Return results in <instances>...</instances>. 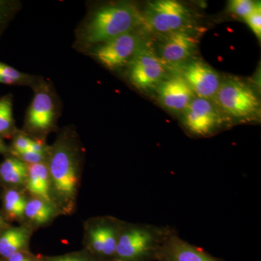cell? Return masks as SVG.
Returning a JSON list of instances; mask_svg holds the SVG:
<instances>
[{
	"label": "cell",
	"mask_w": 261,
	"mask_h": 261,
	"mask_svg": "<svg viewBox=\"0 0 261 261\" xmlns=\"http://www.w3.org/2000/svg\"><path fill=\"white\" fill-rule=\"evenodd\" d=\"M83 154V147L71 128L62 130L49 146L47 163L51 195L59 214L69 215L75 210Z\"/></svg>",
	"instance_id": "1"
},
{
	"label": "cell",
	"mask_w": 261,
	"mask_h": 261,
	"mask_svg": "<svg viewBox=\"0 0 261 261\" xmlns=\"http://www.w3.org/2000/svg\"><path fill=\"white\" fill-rule=\"evenodd\" d=\"M142 13L130 3H110L87 15L76 31L77 49L83 51L142 27Z\"/></svg>",
	"instance_id": "2"
},
{
	"label": "cell",
	"mask_w": 261,
	"mask_h": 261,
	"mask_svg": "<svg viewBox=\"0 0 261 261\" xmlns=\"http://www.w3.org/2000/svg\"><path fill=\"white\" fill-rule=\"evenodd\" d=\"M34 97L27 109L23 132L42 140L56 128L60 116V102L53 86L39 79L32 87Z\"/></svg>",
	"instance_id": "3"
},
{
	"label": "cell",
	"mask_w": 261,
	"mask_h": 261,
	"mask_svg": "<svg viewBox=\"0 0 261 261\" xmlns=\"http://www.w3.org/2000/svg\"><path fill=\"white\" fill-rule=\"evenodd\" d=\"M212 100L223 115L238 121H252L260 115V99L256 92L251 85L236 77L221 81Z\"/></svg>",
	"instance_id": "4"
},
{
	"label": "cell",
	"mask_w": 261,
	"mask_h": 261,
	"mask_svg": "<svg viewBox=\"0 0 261 261\" xmlns=\"http://www.w3.org/2000/svg\"><path fill=\"white\" fill-rule=\"evenodd\" d=\"M142 27L158 36L193 28V16L185 5L175 0L147 3L142 13Z\"/></svg>",
	"instance_id": "5"
},
{
	"label": "cell",
	"mask_w": 261,
	"mask_h": 261,
	"mask_svg": "<svg viewBox=\"0 0 261 261\" xmlns=\"http://www.w3.org/2000/svg\"><path fill=\"white\" fill-rule=\"evenodd\" d=\"M161 236L159 230L148 226L123 225L113 261H142L155 255Z\"/></svg>",
	"instance_id": "6"
},
{
	"label": "cell",
	"mask_w": 261,
	"mask_h": 261,
	"mask_svg": "<svg viewBox=\"0 0 261 261\" xmlns=\"http://www.w3.org/2000/svg\"><path fill=\"white\" fill-rule=\"evenodd\" d=\"M146 42L138 30L119 36L87 50L89 56L111 70L126 68L136 53Z\"/></svg>",
	"instance_id": "7"
},
{
	"label": "cell",
	"mask_w": 261,
	"mask_h": 261,
	"mask_svg": "<svg viewBox=\"0 0 261 261\" xmlns=\"http://www.w3.org/2000/svg\"><path fill=\"white\" fill-rule=\"evenodd\" d=\"M167 69L152 44L146 41L126 67L127 79L140 90H152L167 77Z\"/></svg>",
	"instance_id": "8"
},
{
	"label": "cell",
	"mask_w": 261,
	"mask_h": 261,
	"mask_svg": "<svg viewBox=\"0 0 261 261\" xmlns=\"http://www.w3.org/2000/svg\"><path fill=\"white\" fill-rule=\"evenodd\" d=\"M156 47L157 56L168 68L183 67L190 62L197 49L198 41L193 28L159 36Z\"/></svg>",
	"instance_id": "9"
},
{
	"label": "cell",
	"mask_w": 261,
	"mask_h": 261,
	"mask_svg": "<svg viewBox=\"0 0 261 261\" xmlns=\"http://www.w3.org/2000/svg\"><path fill=\"white\" fill-rule=\"evenodd\" d=\"M123 225L113 218H99L88 221L85 227L88 252L94 257L113 260Z\"/></svg>",
	"instance_id": "10"
},
{
	"label": "cell",
	"mask_w": 261,
	"mask_h": 261,
	"mask_svg": "<svg viewBox=\"0 0 261 261\" xmlns=\"http://www.w3.org/2000/svg\"><path fill=\"white\" fill-rule=\"evenodd\" d=\"M224 115L212 99L195 97L184 112V126L198 137L213 135L222 126Z\"/></svg>",
	"instance_id": "11"
},
{
	"label": "cell",
	"mask_w": 261,
	"mask_h": 261,
	"mask_svg": "<svg viewBox=\"0 0 261 261\" xmlns=\"http://www.w3.org/2000/svg\"><path fill=\"white\" fill-rule=\"evenodd\" d=\"M182 77L196 97L213 99L221 85V77L210 65L200 61H192L184 65Z\"/></svg>",
	"instance_id": "12"
},
{
	"label": "cell",
	"mask_w": 261,
	"mask_h": 261,
	"mask_svg": "<svg viewBox=\"0 0 261 261\" xmlns=\"http://www.w3.org/2000/svg\"><path fill=\"white\" fill-rule=\"evenodd\" d=\"M160 102L172 112H185L195 97L189 84L181 75L166 77L158 86Z\"/></svg>",
	"instance_id": "13"
},
{
	"label": "cell",
	"mask_w": 261,
	"mask_h": 261,
	"mask_svg": "<svg viewBox=\"0 0 261 261\" xmlns=\"http://www.w3.org/2000/svg\"><path fill=\"white\" fill-rule=\"evenodd\" d=\"M155 255L161 261H218L175 235L166 236Z\"/></svg>",
	"instance_id": "14"
},
{
	"label": "cell",
	"mask_w": 261,
	"mask_h": 261,
	"mask_svg": "<svg viewBox=\"0 0 261 261\" xmlns=\"http://www.w3.org/2000/svg\"><path fill=\"white\" fill-rule=\"evenodd\" d=\"M47 162L28 165V178L25 187L33 197L54 205L51 198L50 180Z\"/></svg>",
	"instance_id": "15"
},
{
	"label": "cell",
	"mask_w": 261,
	"mask_h": 261,
	"mask_svg": "<svg viewBox=\"0 0 261 261\" xmlns=\"http://www.w3.org/2000/svg\"><path fill=\"white\" fill-rule=\"evenodd\" d=\"M30 225L6 228L0 233V255L5 258L16 252L25 251L32 236Z\"/></svg>",
	"instance_id": "16"
},
{
	"label": "cell",
	"mask_w": 261,
	"mask_h": 261,
	"mask_svg": "<svg viewBox=\"0 0 261 261\" xmlns=\"http://www.w3.org/2000/svg\"><path fill=\"white\" fill-rule=\"evenodd\" d=\"M28 172V165L13 154L0 164V179L14 189L25 186Z\"/></svg>",
	"instance_id": "17"
},
{
	"label": "cell",
	"mask_w": 261,
	"mask_h": 261,
	"mask_svg": "<svg viewBox=\"0 0 261 261\" xmlns=\"http://www.w3.org/2000/svg\"><path fill=\"white\" fill-rule=\"evenodd\" d=\"M59 214L54 205L37 197H32L27 200L24 213V219L29 224L42 226L51 222V220Z\"/></svg>",
	"instance_id": "18"
},
{
	"label": "cell",
	"mask_w": 261,
	"mask_h": 261,
	"mask_svg": "<svg viewBox=\"0 0 261 261\" xmlns=\"http://www.w3.org/2000/svg\"><path fill=\"white\" fill-rule=\"evenodd\" d=\"M27 200L21 192L12 188L5 191L3 195V208L7 217L13 220L24 219Z\"/></svg>",
	"instance_id": "19"
},
{
	"label": "cell",
	"mask_w": 261,
	"mask_h": 261,
	"mask_svg": "<svg viewBox=\"0 0 261 261\" xmlns=\"http://www.w3.org/2000/svg\"><path fill=\"white\" fill-rule=\"evenodd\" d=\"M18 133L13 117V97L0 98V137H10Z\"/></svg>",
	"instance_id": "20"
},
{
	"label": "cell",
	"mask_w": 261,
	"mask_h": 261,
	"mask_svg": "<svg viewBox=\"0 0 261 261\" xmlns=\"http://www.w3.org/2000/svg\"><path fill=\"white\" fill-rule=\"evenodd\" d=\"M0 76L8 82V85H27L34 87L39 80L37 77L23 73L13 67L0 62Z\"/></svg>",
	"instance_id": "21"
},
{
	"label": "cell",
	"mask_w": 261,
	"mask_h": 261,
	"mask_svg": "<svg viewBox=\"0 0 261 261\" xmlns=\"http://www.w3.org/2000/svg\"><path fill=\"white\" fill-rule=\"evenodd\" d=\"M257 2L255 3L251 0H232L228 3V10L230 13L236 15L239 18L245 20L256 6Z\"/></svg>",
	"instance_id": "22"
},
{
	"label": "cell",
	"mask_w": 261,
	"mask_h": 261,
	"mask_svg": "<svg viewBox=\"0 0 261 261\" xmlns=\"http://www.w3.org/2000/svg\"><path fill=\"white\" fill-rule=\"evenodd\" d=\"M35 140L36 139L25 135L24 132H18L13 138L10 152L13 154L30 150Z\"/></svg>",
	"instance_id": "23"
},
{
	"label": "cell",
	"mask_w": 261,
	"mask_h": 261,
	"mask_svg": "<svg viewBox=\"0 0 261 261\" xmlns=\"http://www.w3.org/2000/svg\"><path fill=\"white\" fill-rule=\"evenodd\" d=\"M18 9V3L0 0V33Z\"/></svg>",
	"instance_id": "24"
},
{
	"label": "cell",
	"mask_w": 261,
	"mask_h": 261,
	"mask_svg": "<svg viewBox=\"0 0 261 261\" xmlns=\"http://www.w3.org/2000/svg\"><path fill=\"white\" fill-rule=\"evenodd\" d=\"M252 32L255 34L257 39L261 38V5L260 2H257L255 9L245 19Z\"/></svg>",
	"instance_id": "25"
},
{
	"label": "cell",
	"mask_w": 261,
	"mask_h": 261,
	"mask_svg": "<svg viewBox=\"0 0 261 261\" xmlns=\"http://www.w3.org/2000/svg\"><path fill=\"white\" fill-rule=\"evenodd\" d=\"M41 261H97L95 257L88 251L74 252V253L66 254V255H60L47 257Z\"/></svg>",
	"instance_id": "26"
},
{
	"label": "cell",
	"mask_w": 261,
	"mask_h": 261,
	"mask_svg": "<svg viewBox=\"0 0 261 261\" xmlns=\"http://www.w3.org/2000/svg\"><path fill=\"white\" fill-rule=\"evenodd\" d=\"M48 153H39V152H32V151H25L20 153L13 154V155L21 160L27 165L37 164V163L47 162Z\"/></svg>",
	"instance_id": "27"
},
{
	"label": "cell",
	"mask_w": 261,
	"mask_h": 261,
	"mask_svg": "<svg viewBox=\"0 0 261 261\" xmlns=\"http://www.w3.org/2000/svg\"><path fill=\"white\" fill-rule=\"evenodd\" d=\"M7 261H41L37 257H34L32 255L30 252L25 250V251H21L16 252L13 254V255L8 257Z\"/></svg>",
	"instance_id": "28"
},
{
	"label": "cell",
	"mask_w": 261,
	"mask_h": 261,
	"mask_svg": "<svg viewBox=\"0 0 261 261\" xmlns=\"http://www.w3.org/2000/svg\"><path fill=\"white\" fill-rule=\"evenodd\" d=\"M9 152H10V149L8 148V146L5 145L3 138L0 137V154L8 153Z\"/></svg>",
	"instance_id": "29"
},
{
	"label": "cell",
	"mask_w": 261,
	"mask_h": 261,
	"mask_svg": "<svg viewBox=\"0 0 261 261\" xmlns=\"http://www.w3.org/2000/svg\"><path fill=\"white\" fill-rule=\"evenodd\" d=\"M4 226H5L4 219H3V218L1 216H0V231H1V230L3 229V227H4Z\"/></svg>",
	"instance_id": "30"
},
{
	"label": "cell",
	"mask_w": 261,
	"mask_h": 261,
	"mask_svg": "<svg viewBox=\"0 0 261 261\" xmlns=\"http://www.w3.org/2000/svg\"><path fill=\"white\" fill-rule=\"evenodd\" d=\"M0 84H8L7 81L3 79V77L0 76Z\"/></svg>",
	"instance_id": "31"
}]
</instances>
